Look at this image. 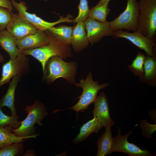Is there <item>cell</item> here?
<instances>
[{"label":"cell","instance_id":"cell-23","mask_svg":"<svg viewBox=\"0 0 156 156\" xmlns=\"http://www.w3.org/2000/svg\"><path fill=\"white\" fill-rule=\"evenodd\" d=\"M22 142L13 144L0 149V156H14L19 155L23 151Z\"/></svg>","mask_w":156,"mask_h":156},{"label":"cell","instance_id":"cell-7","mask_svg":"<svg viewBox=\"0 0 156 156\" xmlns=\"http://www.w3.org/2000/svg\"><path fill=\"white\" fill-rule=\"evenodd\" d=\"M10 0L13 8L18 11L20 15L37 29L45 31L51 27L61 23H71L73 22V16L70 14H68L65 17L63 16H60L57 21L54 22L46 21L37 16L36 14L28 12L27 11L28 8L25 2L20 1L18 2L15 0Z\"/></svg>","mask_w":156,"mask_h":156},{"label":"cell","instance_id":"cell-20","mask_svg":"<svg viewBox=\"0 0 156 156\" xmlns=\"http://www.w3.org/2000/svg\"><path fill=\"white\" fill-rule=\"evenodd\" d=\"M103 127L95 118L88 121L81 127L79 132L73 141L75 144L81 142L93 133H97Z\"/></svg>","mask_w":156,"mask_h":156},{"label":"cell","instance_id":"cell-1","mask_svg":"<svg viewBox=\"0 0 156 156\" xmlns=\"http://www.w3.org/2000/svg\"><path fill=\"white\" fill-rule=\"evenodd\" d=\"M45 31L49 40L48 44L33 49L22 51L25 55L31 56L40 62L43 72L47 61L51 57L57 56L66 60L73 56L70 45L64 44L59 41L48 30Z\"/></svg>","mask_w":156,"mask_h":156},{"label":"cell","instance_id":"cell-27","mask_svg":"<svg viewBox=\"0 0 156 156\" xmlns=\"http://www.w3.org/2000/svg\"><path fill=\"white\" fill-rule=\"evenodd\" d=\"M12 13V11L8 9L0 6V31L6 29Z\"/></svg>","mask_w":156,"mask_h":156},{"label":"cell","instance_id":"cell-22","mask_svg":"<svg viewBox=\"0 0 156 156\" xmlns=\"http://www.w3.org/2000/svg\"><path fill=\"white\" fill-rule=\"evenodd\" d=\"M109 2L98 3L91 7L90 9L88 17L101 22L107 21V17L110 11L108 6Z\"/></svg>","mask_w":156,"mask_h":156},{"label":"cell","instance_id":"cell-31","mask_svg":"<svg viewBox=\"0 0 156 156\" xmlns=\"http://www.w3.org/2000/svg\"><path fill=\"white\" fill-rule=\"evenodd\" d=\"M4 57L0 53V63L3 62L4 61Z\"/></svg>","mask_w":156,"mask_h":156},{"label":"cell","instance_id":"cell-21","mask_svg":"<svg viewBox=\"0 0 156 156\" xmlns=\"http://www.w3.org/2000/svg\"><path fill=\"white\" fill-rule=\"evenodd\" d=\"M73 27L61 25L57 27H52L48 30L57 39L63 43L70 44Z\"/></svg>","mask_w":156,"mask_h":156},{"label":"cell","instance_id":"cell-30","mask_svg":"<svg viewBox=\"0 0 156 156\" xmlns=\"http://www.w3.org/2000/svg\"><path fill=\"white\" fill-rule=\"evenodd\" d=\"M0 6L5 8L11 11L14 10L10 0H0Z\"/></svg>","mask_w":156,"mask_h":156},{"label":"cell","instance_id":"cell-19","mask_svg":"<svg viewBox=\"0 0 156 156\" xmlns=\"http://www.w3.org/2000/svg\"><path fill=\"white\" fill-rule=\"evenodd\" d=\"M113 141L111 128H105V131L97 140L98 149L96 156L109 155L112 152Z\"/></svg>","mask_w":156,"mask_h":156},{"label":"cell","instance_id":"cell-13","mask_svg":"<svg viewBox=\"0 0 156 156\" xmlns=\"http://www.w3.org/2000/svg\"><path fill=\"white\" fill-rule=\"evenodd\" d=\"M93 103L94 107L92 113L94 117L103 127L105 128H111L115 122L110 116L107 97L103 92L97 96Z\"/></svg>","mask_w":156,"mask_h":156},{"label":"cell","instance_id":"cell-17","mask_svg":"<svg viewBox=\"0 0 156 156\" xmlns=\"http://www.w3.org/2000/svg\"><path fill=\"white\" fill-rule=\"evenodd\" d=\"M21 76L17 75L14 76L9 83V86L5 94L0 100V109L5 106L9 108L12 112V116H16V111L14 105L15 91Z\"/></svg>","mask_w":156,"mask_h":156},{"label":"cell","instance_id":"cell-29","mask_svg":"<svg viewBox=\"0 0 156 156\" xmlns=\"http://www.w3.org/2000/svg\"><path fill=\"white\" fill-rule=\"evenodd\" d=\"M140 126L144 135L148 139L152 138L151 135L156 130V125L150 124L146 120H142L141 121Z\"/></svg>","mask_w":156,"mask_h":156},{"label":"cell","instance_id":"cell-12","mask_svg":"<svg viewBox=\"0 0 156 156\" xmlns=\"http://www.w3.org/2000/svg\"><path fill=\"white\" fill-rule=\"evenodd\" d=\"M6 29L16 39L35 33L37 29L18 14L13 13Z\"/></svg>","mask_w":156,"mask_h":156},{"label":"cell","instance_id":"cell-18","mask_svg":"<svg viewBox=\"0 0 156 156\" xmlns=\"http://www.w3.org/2000/svg\"><path fill=\"white\" fill-rule=\"evenodd\" d=\"M14 129L11 125L0 128V149L14 143L22 142L25 139L36 138L38 135L36 134L29 137H19L13 132Z\"/></svg>","mask_w":156,"mask_h":156},{"label":"cell","instance_id":"cell-8","mask_svg":"<svg viewBox=\"0 0 156 156\" xmlns=\"http://www.w3.org/2000/svg\"><path fill=\"white\" fill-rule=\"evenodd\" d=\"M27 56L21 52L15 58L10 60L2 66L0 88L8 83L15 75L21 76L28 73L29 70V61Z\"/></svg>","mask_w":156,"mask_h":156},{"label":"cell","instance_id":"cell-33","mask_svg":"<svg viewBox=\"0 0 156 156\" xmlns=\"http://www.w3.org/2000/svg\"><path fill=\"white\" fill-rule=\"evenodd\" d=\"M43 0L44 1L46 2L48 0Z\"/></svg>","mask_w":156,"mask_h":156},{"label":"cell","instance_id":"cell-4","mask_svg":"<svg viewBox=\"0 0 156 156\" xmlns=\"http://www.w3.org/2000/svg\"><path fill=\"white\" fill-rule=\"evenodd\" d=\"M99 83L98 81H94L92 74L89 72L85 79H82L79 83H75V86L81 88L83 90L81 95L77 98L79 99L78 102L70 108L76 112L77 116L79 111L84 112L90 104L94 103L99 90L108 86L107 83L99 84Z\"/></svg>","mask_w":156,"mask_h":156},{"label":"cell","instance_id":"cell-11","mask_svg":"<svg viewBox=\"0 0 156 156\" xmlns=\"http://www.w3.org/2000/svg\"><path fill=\"white\" fill-rule=\"evenodd\" d=\"M118 131L117 135L113 138L112 152H122L131 156H146L151 155L148 151L142 150L136 145L128 142L127 138L131 134L132 130L123 135L120 134V128L118 129Z\"/></svg>","mask_w":156,"mask_h":156},{"label":"cell","instance_id":"cell-9","mask_svg":"<svg viewBox=\"0 0 156 156\" xmlns=\"http://www.w3.org/2000/svg\"><path fill=\"white\" fill-rule=\"evenodd\" d=\"M116 38L126 39L140 49L144 51L149 56L153 57V49L155 44L153 40L143 35L138 30L133 33L118 30L113 32L112 36Z\"/></svg>","mask_w":156,"mask_h":156},{"label":"cell","instance_id":"cell-26","mask_svg":"<svg viewBox=\"0 0 156 156\" xmlns=\"http://www.w3.org/2000/svg\"><path fill=\"white\" fill-rule=\"evenodd\" d=\"M18 118L17 115L15 116L6 115L0 109V128L11 125L14 129L18 128L20 125V122L17 120Z\"/></svg>","mask_w":156,"mask_h":156},{"label":"cell","instance_id":"cell-28","mask_svg":"<svg viewBox=\"0 0 156 156\" xmlns=\"http://www.w3.org/2000/svg\"><path fill=\"white\" fill-rule=\"evenodd\" d=\"M145 58L143 54L139 53L133 61L130 66L137 73L141 74L144 73V64Z\"/></svg>","mask_w":156,"mask_h":156},{"label":"cell","instance_id":"cell-5","mask_svg":"<svg viewBox=\"0 0 156 156\" xmlns=\"http://www.w3.org/2000/svg\"><path fill=\"white\" fill-rule=\"evenodd\" d=\"M138 30L153 39L156 32V0H139Z\"/></svg>","mask_w":156,"mask_h":156},{"label":"cell","instance_id":"cell-16","mask_svg":"<svg viewBox=\"0 0 156 156\" xmlns=\"http://www.w3.org/2000/svg\"><path fill=\"white\" fill-rule=\"evenodd\" d=\"M16 40L6 29L0 31V46L7 53L10 59L15 58L22 51L16 46Z\"/></svg>","mask_w":156,"mask_h":156},{"label":"cell","instance_id":"cell-2","mask_svg":"<svg viewBox=\"0 0 156 156\" xmlns=\"http://www.w3.org/2000/svg\"><path fill=\"white\" fill-rule=\"evenodd\" d=\"M78 65L76 61H65L61 57L54 56L47 61L43 72L42 80L47 84L62 78L70 84H75Z\"/></svg>","mask_w":156,"mask_h":156},{"label":"cell","instance_id":"cell-15","mask_svg":"<svg viewBox=\"0 0 156 156\" xmlns=\"http://www.w3.org/2000/svg\"><path fill=\"white\" fill-rule=\"evenodd\" d=\"M83 22H79L73 27L70 44L74 51L79 53L88 46V39Z\"/></svg>","mask_w":156,"mask_h":156},{"label":"cell","instance_id":"cell-10","mask_svg":"<svg viewBox=\"0 0 156 156\" xmlns=\"http://www.w3.org/2000/svg\"><path fill=\"white\" fill-rule=\"evenodd\" d=\"M88 39L92 45L99 42L103 37L112 36L113 31L109 22H101L88 17L84 21Z\"/></svg>","mask_w":156,"mask_h":156},{"label":"cell","instance_id":"cell-3","mask_svg":"<svg viewBox=\"0 0 156 156\" xmlns=\"http://www.w3.org/2000/svg\"><path fill=\"white\" fill-rule=\"evenodd\" d=\"M25 111L27 114V117L20 122L19 127L13 130V132L19 137H27L36 134L34 125L37 123L42 125V120L48 115L45 107L37 100H35L31 105L27 106Z\"/></svg>","mask_w":156,"mask_h":156},{"label":"cell","instance_id":"cell-25","mask_svg":"<svg viewBox=\"0 0 156 156\" xmlns=\"http://www.w3.org/2000/svg\"><path fill=\"white\" fill-rule=\"evenodd\" d=\"M78 14L76 18L74 19V23L83 22L88 17L90 9L87 0H80L78 6Z\"/></svg>","mask_w":156,"mask_h":156},{"label":"cell","instance_id":"cell-6","mask_svg":"<svg viewBox=\"0 0 156 156\" xmlns=\"http://www.w3.org/2000/svg\"><path fill=\"white\" fill-rule=\"evenodd\" d=\"M139 13L138 1L127 0L125 10L118 17L109 22L113 31L126 29L135 31L138 30Z\"/></svg>","mask_w":156,"mask_h":156},{"label":"cell","instance_id":"cell-14","mask_svg":"<svg viewBox=\"0 0 156 156\" xmlns=\"http://www.w3.org/2000/svg\"><path fill=\"white\" fill-rule=\"evenodd\" d=\"M49 37L45 31L37 29L36 32L16 39L17 47L21 51L37 48L48 44Z\"/></svg>","mask_w":156,"mask_h":156},{"label":"cell","instance_id":"cell-24","mask_svg":"<svg viewBox=\"0 0 156 156\" xmlns=\"http://www.w3.org/2000/svg\"><path fill=\"white\" fill-rule=\"evenodd\" d=\"M144 69V77L146 79H150L155 75L156 71V62L154 56L148 55L145 57Z\"/></svg>","mask_w":156,"mask_h":156},{"label":"cell","instance_id":"cell-32","mask_svg":"<svg viewBox=\"0 0 156 156\" xmlns=\"http://www.w3.org/2000/svg\"><path fill=\"white\" fill-rule=\"evenodd\" d=\"M110 0H100L98 3H101L105 2H109Z\"/></svg>","mask_w":156,"mask_h":156}]
</instances>
